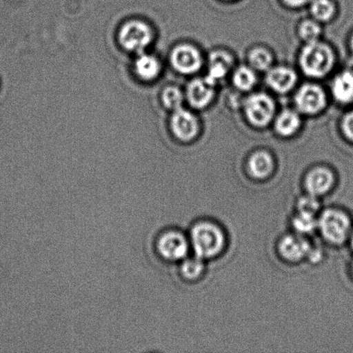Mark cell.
Returning a JSON list of instances; mask_svg holds the SVG:
<instances>
[{
  "label": "cell",
  "mask_w": 353,
  "mask_h": 353,
  "mask_svg": "<svg viewBox=\"0 0 353 353\" xmlns=\"http://www.w3.org/2000/svg\"><path fill=\"white\" fill-rule=\"evenodd\" d=\"M307 258L310 261L318 262L321 259V251L320 248L311 247Z\"/></svg>",
  "instance_id": "obj_29"
},
{
  "label": "cell",
  "mask_w": 353,
  "mask_h": 353,
  "mask_svg": "<svg viewBox=\"0 0 353 353\" xmlns=\"http://www.w3.org/2000/svg\"><path fill=\"white\" fill-rule=\"evenodd\" d=\"M153 40V33L150 27L141 21H130L119 31V41L125 50L137 53L143 51Z\"/></svg>",
  "instance_id": "obj_6"
},
{
  "label": "cell",
  "mask_w": 353,
  "mask_h": 353,
  "mask_svg": "<svg viewBox=\"0 0 353 353\" xmlns=\"http://www.w3.org/2000/svg\"><path fill=\"white\" fill-rule=\"evenodd\" d=\"M312 245L303 235L287 234L279 242V254L285 261L296 263L307 258Z\"/></svg>",
  "instance_id": "obj_9"
},
{
  "label": "cell",
  "mask_w": 353,
  "mask_h": 353,
  "mask_svg": "<svg viewBox=\"0 0 353 353\" xmlns=\"http://www.w3.org/2000/svg\"><path fill=\"white\" fill-rule=\"evenodd\" d=\"M266 84L273 91L286 93L294 88L297 81V75L293 69L283 67L271 68L266 74Z\"/></svg>",
  "instance_id": "obj_14"
},
{
  "label": "cell",
  "mask_w": 353,
  "mask_h": 353,
  "mask_svg": "<svg viewBox=\"0 0 353 353\" xmlns=\"http://www.w3.org/2000/svg\"><path fill=\"white\" fill-rule=\"evenodd\" d=\"M297 112L304 115H316L327 105V97L320 85L307 83L297 90L294 98Z\"/></svg>",
  "instance_id": "obj_7"
},
{
  "label": "cell",
  "mask_w": 353,
  "mask_h": 353,
  "mask_svg": "<svg viewBox=\"0 0 353 353\" xmlns=\"http://www.w3.org/2000/svg\"><path fill=\"white\" fill-rule=\"evenodd\" d=\"M283 1L292 8H301L304 6L310 5L312 0H283Z\"/></svg>",
  "instance_id": "obj_28"
},
{
  "label": "cell",
  "mask_w": 353,
  "mask_h": 353,
  "mask_svg": "<svg viewBox=\"0 0 353 353\" xmlns=\"http://www.w3.org/2000/svg\"><path fill=\"white\" fill-rule=\"evenodd\" d=\"M351 245H352V248L353 250V232H352V238H351Z\"/></svg>",
  "instance_id": "obj_30"
},
{
  "label": "cell",
  "mask_w": 353,
  "mask_h": 353,
  "mask_svg": "<svg viewBox=\"0 0 353 353\" xmlns=\"http://www.w3.org/2000/svg\"><path fill=\"white\" fill-rule=\"evenodd\" d=\"M332 94L337 102L347 105L353 102V72L344 71L334 79Z\"/></svg>",
  "instance_id": "obj_16"
},
{
  "label": "cell",
  "mask_w": 353,
  "mask_h": 353,
  "mask_svg": "<svg viewBox=\"0 0 353 353\" xmlns=\"http://www.w3.org/2000/svg\"><path fill=\"white\" fill-rule=\"evenodd\" d=\"M299 65L303 74L309 77L323 78L334 67L333 50L319 40L306 43L301 50Z\"/></svg>",
  "instance_id": "obj_2"
},
{
  "label": "cell",
  "mask_w": 353,
  "mask_h": 353,
  "mask_svg": "<svg viewBox=\"0 0 353 353\" xmlns=\"http://www.w3.org/2000/svg\"><path fill=\"white\" fill-rule=\"evenodd\" d=\"M248 62L250 67L255 71H268L272 65V54L268 48H254L249 52Z\"/></svg>",
  "instance_id": "obj_20"
},
{
  "label": "cell",
  "mask_w": 353,
  "mask_h": 353,
  "mask_svg": "<svg viewBox=\"0 0 353 353\" xmlns=\"http://www.w3.org/2000/svg\"><path fill=\"white\" fill-rule=\"evenodd\" d=\"M321 34V27L319 22L314 19H306L300 23L299 34L304 43L319 40Z\"/></svg>",
  "instance_id": "obj_24"
},
{
  "label": "cell",
  "mask_w": 353,
  "mask_h": 353,
  "mask_svg": "<svg viewBox=\"0 0 353 353\" xmlns=\"http://www.w3.org/2000/svg\"><path fill=\"white\" fill-rule=\"evenodd\" d=\"M172 67L183 74H193L203 64L202 54L196 48L190 44L176 46L171 55Z\"/></svg>",
  "instance_id": "obj_8"
},
{
  "label": "cell",
  "mask_w": 353,
  "mask_h": 353,
  "mask_svg": "<svg viewBox=\"0 0 353 353\" xmlns=\"http://www.w3.org/2000/svg\"><path fill=\"white\" fill-rule=\"evenodd\" d=\"M136 72L138 76L144 81H153L160 74L161 64L157 58L150 54H141L137 58Z\"/></svg>",
  "instance_id": "obj_18"
},
{
  "label": "cell",
  "mask_w": 353,
  "mask_h": 353,
  "mask_svg": "<svg viewBox=\"0 0 353 353\" xmlns=\"http://www.w3.org/2000/svg\"><path fill=\"white\" fill-rule=\"evenodd\" d=\"M234 60L232 55L223 50H216L210 55L209 67L206 79L216 86L218 82L223 81L233 67Z\"/></svg>",
  "instance_id": "obj_13"
},
{
  "label": "cell",
  "mask_w": 353,
  "mask_h": 353,
  "mask_svg": "<svg viewBox=\"0 0 353 353\" xmlns=\"http://www.w3.org/2000/svg\"><path fill=\"white\" fill-rule=\"evenodd\" d=\"M171 128L176 138L183 141H189L199 134V121L189 110L180 108L174 110L171 119Z\"/></svg>",
  "instance_id": "obj_11"
},
{
  "label": "cell",
  "mask_w": 353,
  "mask_h": 353,
  "mask_svg": "<svg viewBox=\"0 0 353 353\" xmlns=\"http://www.w3.org/2000/svg\"><path fill=\"white\" fill-rule=\"evenodd\" d=\"M162 99L165 107L168 109L176 110L182 108L183 102V94L181 90L175 86H169L165 89L163 94H162Z\"/></svg>",
  "instance_id": "obj_25"
},
{
  "label": "cell",
  "mask_w": 353,
  "mask_h": 353,
  "mask_svg": "<svg viewBox=\"0 0 353 353\" xmlns=\"http://www.w3.org/2000/svg\"><path fill=\"white\" fill-rule=\"evenodd\" d=\"M274 160L266 151H257L252 154L248 161V174L257 180L268 179L274 171Z\"/></svg>",
  "instance_id": "obj_15"
},
{
  "label": "cell",
  "mask_w": 353,
  "mask_h": 353,
  "mask_svg": "<svg viewBox=\"0 0 353 353\" xmlns=\"http://www.w3.org/2000/svg\"><path fill=\"white\" fill-rule=\"evenodd\" d=\"M189 241L195 256L204 261L216 257L223 252L226 237L217 224L203 221L193 225L190 232Z\"/></svg>",
  "instance_id": "obj_1"
},
{
  "label": "cell",
  "mask_w": 353,
  "mask_h": 353,
  "mask_svg": "<svg viewBox=\"0 0 353 353\" xmlns=\"http://www.w3.org/2000/svg\"><path fill=\"white\" fill-rule=\"evenodd\" d=\"M310 10L313 19L319 23L328 22L335 13V6L331 0H312Z\"/></svg>",
  "instance_id": "obj_22"
},
{
  "label": "cell",
  "mask_w": 353,
  "mask_h": 353,
  "mask_svg": "<svg viewBox=\"0 0 353 353\" xmlns=\"http://www.w3.org/2000/svg\"><path fill=\"white\" fill-rule=\"evenodd\" d=\"M243 108L248 122L255 127L268 126L274 119L276 106L266 93H254L245 99Z\"/></svg>",
  "instance_id": "obj_5"
},
{
  "label": "cell",
  "mask_w": 353,
  "mask_h": 353,
  "mask_svg": "<svg viewBox=\"0 0 353 353\" xmlns=\"http://www.w3.org/2000/svg\"><path fill=\"white\" fill-rule=\"evenodd\" d=\"M321 209V204L316 196H311L310 194L301 197L296 203V212L312 214L318 216Z\"/></svg>",
  "instance_id": "obj_26"
},
{
  "label": "cell",
  "mask_w": 353,
  "mask_h": 353,
  "mask_svg": "<svg viewBox=\"0 0 353 353\" xmlns=\"http://www.w3.org/2000/svg\"><path fill=\"white\" fill-rule=\"evenodd\" d=\"M300 113L297 110L286 109L276 117L274 129L283 137H289L296 134L300 129Z\"/></svg>",
  "instance_id": "obj_17"
},
{
  "label": "cell",
  "mask_w": 353,
  "mask_h": 353,
  "mask_svg": "<svg viewBox=\"0 0 353 353\" xmlns=\"http://www.w3.org/2000/svg\"><path fill=\"white\" fill-rule=\"evenodd\" d=\"M352 273H353V263H352Z\"/></svg>",
  "instance_id": "obj_32"
},
{
  "label": "cell",
  "mask_w": 353,
  "mask_h": 353,
  "mask_svg": "<svg viewBox=\"0 0 353 353\" xmlns=\"http://www.w3.org/2000/svg\"><path fill=\"white\" fill-rule=\"evenodd\" d=\"M189 238L178 230L167 228L158 233L154 241V251L161 261L181 262L188 255Z\"/></svg>",
  "instance_id": "obj_4"
},
{
  "label": "cell",
  "mask_w": 353,
  "mask_h": 353,
  "mask_svg": "<svg viewBox=\"0 0 353 353\" xmlns=\"http://www.w3.org/2000/svg\"><path fill=\"white\" fill-rule=\"evenodd\" d=\"M214 96V85L208 81L206 78L193 79L187 88V100L196 109H203L209 105Z\"/></svg>",
  "instance_id": "obj_12"
},
{
  "label": "cell",
  "mask_w": 353,
  "mask_h": 353,
  "mask_svg": "<svg viewBox=\"0 0 353 353\" xmlns=\"http://www.w3.org/2000/svg\"><path fill=\"white\" fill-rule=\"evenodd\" d=\"M232 81L239 91L248 92L254 88L257 83V75L250 65H241L235 69Z\"/></svg>",
  "instance_id": "obj_19"
},
{
  "label": "cell",
  "mask_w": 353,
  "mask_h": 353,
  "mask_svg": "<svg viewBox=\"0 0 353 353\" xmlns=\"http://www.w3.org/2000/svg\"><path fill=\"white\" fill-rule=\"evenodd\" d=\"M204 269H205V265H204L203 259L197 256L192 258L186 257L180 264V275L182 276V278L192 281L203 275Z\"/></svg>",
  "instance_id": "obj_21"
},
{
  "label": "cell",
  "mask_w": 353,
  "mask_h": 353,
  "mask_svg": "<svg viewBox=\"0 0 353 353\" xmlns=\"http://www.w3.org/2000/svg\"><path fill=\"white\" fill-rule=\"evenodd\" d=\"M318 216L312 214L296 212L292 218V226L296 234L303 235L312 234L317 230Z\"/></svg>",
  "instance_id": "obj_23"
},
{
  "label": "cell",
  "mask_w": 353,
  "mask_h": 353,
  "mask_svg": "<svg viewBox=\"0 0 353 353\" xmlns=\"http://www.w3.org/2000/svg\"><path fill=\"white\" fill-rule=\"evenodd\" d=\"M341 129L345 137L353 143V110L348 112L342 119Z\"/></svg>",
  "instance_id": "obj_27"
},
{
  "label": "cell",
  "mask_w": 353,
  "mask_h": 353,
  "mask_svg": "<svg viewBox=\"0 0 353 353\" xmlns=\"http://www.w3.org/2000/svg\"><path fill=\"white\" fill-rule=\"evenodd\" d=\"M317 230L328 243L342 245L347 241L352 232V221L345 211L327 209L317 218Z\"/></svg>",
  "instance_id": "obj_3"
},
{
  "label": "cell",
  "mask_w": 353,
  "mask_h": 353,
  "mask_svg": "<svg viewBox=\"0 0 353 353\" xmlns=\"http://www.w3.org/2000/svg\"><path fill=\"white\" fill-rule=\"evenodd\" d=\"M335 183V176L327 167H316L309 172L304 179V188L307 194L321 196L330 192Z\"/></svg>",
  "instance_id": "obj_10"
},
{
  "label": "cell",
  "mask_w": 353,
  "mask_h": 353,
  "mask_svg": "<svg viewBox=\"0 0 353 353\" xmlns=\"http://www.w3.org/2000/svg\"><path fill=\"white\" fill-rule=\"evenodd\" d=\"M351 48H352V50L353 51V34H352V37L351 38Z\"/></svg>",
  "instance_id": "obj_31"
}]
</instances>
